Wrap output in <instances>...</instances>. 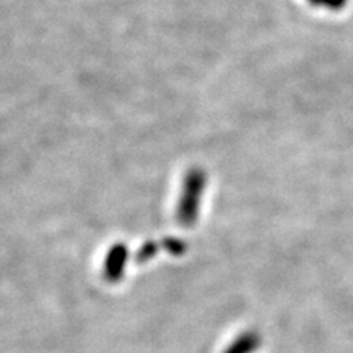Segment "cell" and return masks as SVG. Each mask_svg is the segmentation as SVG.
I'll return each mask as SVG.
<instances>
[{
  "label": "cell",
  "mask_w": 353,
  "mask_h": 353,
  "mask_svg": "<svg viewBox=\"0 0 353 353\" xmlns=\"http://www.w3.org/2000/svg\"><path fill=\"white\" fill-rule=\"evenodd\" d=\"M205 175L199 171H192L187 174L183 194L179 206V219L183 225H192L197 218V209L201 203V197L203 193Z\"/></svg>",
  "instance_id": "obj_1"
},
{
  "label": "cell",
  "mask_w": 353,
  "mask_h": 353,
  "mask_svg": "<svg viewBox=\"0 0 353 353\" xmlns=\"http://www.w3.org/2000/svg\"><path fill=\"white\" fill-rule=\"evenodd\" d=\"M315 6H321V8H328V9H340L343 8L346 0H307Z\"/></svg>",
  "instance_id": "obj_3"
},
{
  "label": "cell",
  "mask_w": 353,
  "mask_h": 353,
  "mask_svg": "<svg viewBox=\"0 0 353 353\" xmlns=\"http://www.w3.org/2000/svg\"><path fill=\"white\" fill-rule=\"evenodd\" d=\"M258 347V337L255 334H243L233 345L230 346L227 353H250Z\"/></svg>",
  "instance_id": "obj_2"
}]
</instances>
